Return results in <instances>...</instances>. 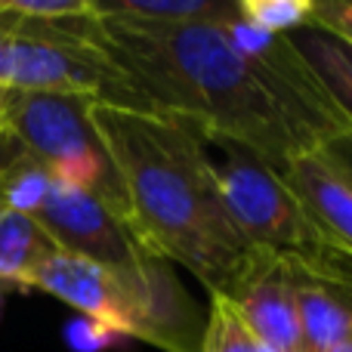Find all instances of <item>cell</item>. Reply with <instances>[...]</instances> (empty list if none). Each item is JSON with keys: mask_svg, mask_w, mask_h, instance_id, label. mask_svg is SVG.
Listing matches in <instances>:
<instances>
[{"mask_svg": "<svg viewBox=\"0 0 352 352\" xmlns=\"http://www.w3.org/2000/svg\"><path fill=\"white\" fill-rule=\"evenodd\" d=\"M90 115L121 176L130 229L210 294H226L250 248L226 207L207 140L152 111L93 105Z\"/></svg>", "mask_w": 352, "mask_h": 352, "instance_id": "cell-2", "label": "cell"}, {"mask_svg": "<svg viewBox=\"0 0 352 352\" xmlns=\"http://www.w3.org/2000/svg\"><path fill=\"white\" fill-rule=\"evenodd\" d=\"M93 12V0H0V19L19 22H68Z\"/></svg>", "mask_w": 352, "mask_h": 352, "instance_id": "cell-14", "label": "cell"}, {"mask_svg": "<svg viewBox=\"0 0 352 352\" xmlns=\"http://www.w3.org/2000/svg\"><path fill=\"white\" fill-rule=\"evenodd\" d=\"M201 352H272V349L244 324V318L238 316V309L223 294H213L204 322V337H201Z\"/></svg>", "mask_w": 352, "mask_h": 352, "instance_id": "cell-12", "label": "cell"}, {"mask_svg": "<svg viewBox=\"0 0 352 352\" xmlns=\"http://www.w3.org/2000/svg\"><path fill=\"white\" fill-rule=\"evenodd\" d=\"M331 352H352V331H349V334H346V337H343V340H340V343H337V346H334V349H331Z\"/></svg>", "mask_w": 352, "mask_h": 352, "instance_id": "cell-18", "label": "cell"}, {"mask_svg": "<svg viewBox=\"0 0 352 352\" xmlns=\"http://www.w3.org/2000/svg\"><path fill=\"white\" fill-rule=\"evenodd\" d=\"M241 25L269 34H294L312 25V0H238Z\"/></svg>", "mask_w": 352, "mask_h": 352, "instance_id": "cell-13", "label": "cell"}, {"mask_svg": "<svg viewBox=\"0 0 352 352\" xmlns=\"http://www.w3.org/2000/svg\"><path fill=\"white\" fill-rule=\"evenodd\" d=\"M102 19L133 25H235L238 0H93Z\"/></svg>", "mask_w": 352, "mask_h": 352, "instance_id": "cell-9", "label": "cell"}, {"mask_svg": "<svg viewBox=\"0 0 352 352\" xmlns=\"http://www.w3.org/2000/svg\"><path fill=\"white\" fill-rule=\"evenodd\" d=\"M223 148L217 164L219 188H223L226 207L235 219L241 238L250 250H269V254L294 256L306 266L328 275L352 272V260L340 256L312 226L300 201L285 186L281 173L238 146Z\"/></svg>", "mask_w": 352, "mask_h": 352, "instance_id": "cell-5", "label": "cell"}, {"mask_svg": "<svg viewBox=\"0 0 352 352\" xmlns=\"http://www.w3.org/2000/svg\"><path fill=\"white\" fill-rule=\"evenodd\" d=\"M96 47L118 65L142 111L195 127L207 146L248 148L275 170L349 127L328 96L281 80L229 25H133L99 16Z\"/></svg>", "mask_w": 352, "mask_h": 352, "instance_id": "cell-1", "label": "cell"}, {"mask_svg": "<svg viewBox=\"0 0 352 352\" xmlns=\"http://www.w3.org/2000/svg\"><path fill=\"white\" fill-rule=\"evenodd\" d=\"M300 272L303 263L294 256L250 250L238 278L223 294L244 318V324L272 352H303L297 306Z\"/></svg>", "mask_w": 352, "mask_h": 352, "instance_id": "cell-7", "label": "cell"}, {"mask_svg": "<svg viewBox=\"0 0 352 352\" xmlns=\"http://www.w3.org/2000/svg\"><path fill=\"white\" fill-rule=\"evenodd\" d=\"M287 37L352 127V43L334 31L318 28V25L294 31Z\"/></svg>", "mask_w": 352, "mask_h": 352, "instance_id": "cell-10", "label": "cell"}, {"mask_svg": "<svg viewBox=\"0 0 352 352\" xmlns=\"http://www.w3.org/2000/svg\"><path fill=\"white\" fill-rule=\"evenodd\" d=\"M56 250L59 248L34 217L0 210V285L31 287L34 275Z\"/></svg>", "mask_w": 352, "mask_h": 352, "instance_id": "cell-11", "label": "cell"}, {"mask_svg": "<svg viewBox=\"0 0 352 352\" xmlns=\"http://www.w3.org/2000/svg\"><path fill=\"white\" fill-rule=\"evenodd\" d=\"M316 152L352 186V127L340 130V133L331 136V140H324Z\"/></svg>", "mask_w": 352, "mask_h": 352, "instance_id": "cell-16", "label": "cell"}, {"mask_svg": "<svg viewBox=\"0 0 352 352\" xmlns=\"http://www.w3.org/2000/svg\"><path fill=\"white\" fill-rule=\"evenodd\" d=\"M34 219L65 254L84 256L111 272L136 275L158 266L161 256L140 241L127 219H121L96 195L53 179Z\"/></svg>", "mask_w": 352, "mask_h": 352, "instance_id": "cell-6", "label": "cell"}, {"mask_svg": "<svg viewBox=\"0 0 352 352\" xmlns=\"http://www.w3.org/2000/svg\"><path fill=\"white\" fill-rule=\"evenodd\" d=\"M312 25L352 43V0H312Z\"/></svg>", "mask_w": 352, "mask_h": 352, "instance_id": "cell-15", "label": "cell"}, {"mask_svg": "<svg viewBox=\"0 0 352 352\" xmlns=\"http://www.w3.org/2000/svg\"><path fill=\"white\" fill-rule=\"evenodd\" d=\"M3 130H6V121H3V111H0V136H3Z\"/></svg>", "mask_w": 352, "mask_h": 352, "instance_id": "cell-19", "label": "cell"}, {"mask_svg": "<svg viewBox=\"0 0 352 352\" xmlns=\"http://www.w3.org/2000/svg\"><path fill=\"white\" fill-rule=\"evenodd\" d=\"M93 105L84 96L59 93H6V133L53 179L96 195L121 219H127V195L121 176L93 124ZM130 223V219H127Z\"/></svg>", "mask_w": 352, "mask_h": 352, "instance_id": "cell-4", "label": "cell"}, {"mask_svg": "<svg viewBox=\"0 0 352 352\" xmlns=\"http://www.w3.org/2000/svg\"><path fill=\"white\" fill-rule=\"evenodd\" d=\"M285 186L294 192L318 235L340 256L352 260V186L322 155L300 152L281 170Z\"/></svg>", "mask_w": 352, "mask_h": 352, "instance_id": "cell-8", "label": "cell"}, {"mask_svg": "<svg viewBox=\"0 0 352 352\" xmlns=\"http://www.w3.org/2000/svg\"><path fill=\"white\" fill-rule=\"evenodd\" d=\"M31 287L62 300L109 334L136 337L164 352H201L207 318L192 303L167 260L146 272L124 275L56 250L34 275Z\"/></svg>", "mask_w": 352, "mask_h": 352, "instance_id": "cell-3", "label": "cell"}, {"mask_svg": "<svg viewBox=\"0 0 352 352\" xmlns=\"http://www.w3.org/2000/svg\"><path fill=\"white\" fill-rule=\"evenodd\" d=\"M6 56H10V31L0 28V109L6 102Z\"/></svg>", "mask_w": 352, "mask_h": 352, "instance_id": "cell-17", "label": "cell"}]
</instances>
